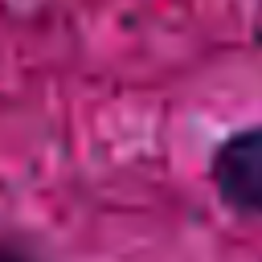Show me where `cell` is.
Masks as SVG:
<instances>
[{"instance_id":"7a4b0ae2","label":"cell","mask_w":262,"mask_h":262,"mask_svg":"<svg viewBox=\"0 0 262 262\" xmlns=\"http://www.w3.org/2000/svg\"><path fill=\"white\" fill-rule=\"evenodd\" d=\"M0 262H37V258L25 254V250H16V246H8V242H0Z\"/></svg>"},{"instance_id":"6da1fadb","label":"cell","mask_w":262,"mask_h":262,"mask_svg":"<svg viewBox=\"0 0 262 262\" xmlns=\"http://www.w3.org/2000/svg\"><path fill=\"white\" fill-rule=\"evenodd\" d=\"M213 184L229 209L262 217V127L237 131L217 147Z\"/></svg>"}]
</instances>
